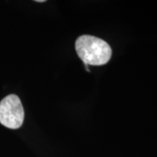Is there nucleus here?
I'll use <instances>...</instances> for the list:
<instances>
[{
    "mask_svg": "<svg viewBox=\"0 0 157 157\" xmlns=\"http://www.w3.org/2000/svg\"><path fill=\"white\" fill-rule=\"evenodd\" d=\"M76 52L86 65L103 66L112 56L110 45L103 39L91 35H82L76 39Z\"/></svg>",
    "mask_w": 157,
    "mask_h": 157,
    "instance_id": "obj_1",
    "label": "nucleus"
},
{
    "mask_svg": "<svg viewBox=\"0 0 157 157\" xmlns=\"http://www.w3.org/2000/svg\"><path fill=\"white\" fill-rule=\"evenodd\" d=\"M24 121V109L16 95H9L0 102V123L7 128L16 129Z\"/></svg>",
    "mask_w": 157,
    "mask_h": 157,
    "instance_id": "obj_2",
    "label": "nucleus"
},
{
    "mask_svg": "<svg viewBox=\"0 0 157 157\" xmlns=\"http://www.w3.org/2000/svg\"><path fill=\"white\" fill-rule=\"evenodd\" d=\"M36 2H44L45 0H36Z\"/></svg>",
    "mask_w": 157,
    "mask_h": 157,
    "instance_id": "obj_3",
    "label": "nucleus"
}]
</instances>
